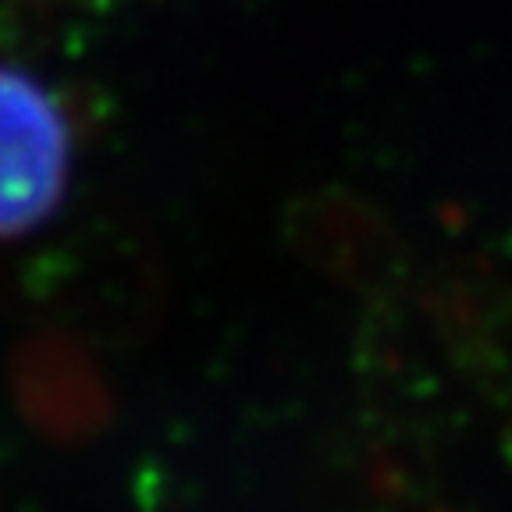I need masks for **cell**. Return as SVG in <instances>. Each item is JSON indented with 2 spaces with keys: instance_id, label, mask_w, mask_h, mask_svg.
<instances>
[{
  "instance_id": "cell-1",
  "label": "cell",
  "mask_w": 512,
  "mask_h": 512,
  "mask_svg": "<svg viewBox=\"0 0 512 512\" xmlns=\"http://www.w3.org/2000/svg\"><path fill=\"white\" fill-rule=\"evenodd\" d=\"M72 121L22 68L0 64V239L40 228L72 178Z\"/></svg>"
},
{
  "instance_id": "cell-2",
  "label": "cell",
  "mask_w": 512,
  "mask_h": 512,
  "mask_svg": "<svg viewBox=\"0 0 512 512\" xmlns=\"http://www.w3.org/2000/svg\"><path fill=\"white\" fill-rule=\"evenodd\" d=\"M11 395L22 420L47 441L82 445L114 420V392L93 349L72 331H40L15 349Z\"/></svg>"
},
{
  "instance_id": "cell-3",
  "label": "cell",
  "mask_w": 512,
  "mask_h": 512,
  "mask_svg": "<svg viewBox=\"0 0 512 512\" xmlns=\"http://www.w3.org/2000/svg\"><path fill=\"white\" fill-rule=\"evenodd\" d=\"M505 456H509V463H512V420H509V427H505Z\"/></svg>"
},
{
  "instance_id": "cell-4",
  "label": "cell",
  "mask_w": 512,
  "mask_h": 512,
  "mask_svg": "<svg viewBox=\"0 0 512 512\" xmlns=\"http://www.w3.org/2000/svg\"><path fill=\"white\" fill-rule=\"evenodd\" d=\"M0 512H4V505H0Z\"/></svg>"
}]
</instances>
